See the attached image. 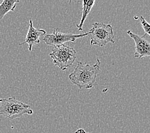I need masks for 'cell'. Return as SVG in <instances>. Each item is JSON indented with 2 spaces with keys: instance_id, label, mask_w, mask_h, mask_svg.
<instances>
[{
  "instance_id": "obj_1",
  "label": "cell",
  "mask_w": 150,
  "mask_h": 133,
  "mask_svg": "<svg viewBox=\"0 0 150 133\" xmlns=\"http://www.w3.org/2000/svg\"><path fill=\"white\" fill-rule=\"evenodd\" d=\"M100 65L101 61L99 58L93 65L78 61L74 71L69 74V79L80 89L93 88L96 84V79L100 70Z\"/></svg>"
},
{
  "instance_id": "obj_2",
  "label": "cell",
  "mask_w": 150,
  "mask_h": 133,
  "mask_svg": "<svg viewBox=\"0 0 150 133\" xmlns=\"http://www.w3.org/2000/svg\"><path fill=\"white\" fill-rule=\"evenodd\" d=\"M33 110L29 105L16 99L15 97L0 99V115L9 119H15L23 115H32Z\"/></svg>"
},
{
  "instance_id": "obj_3",
  "label": "cell",
  "mask_w": 150,
  "mask_h": 133,
  "mask_svg": "<svg viewBox=\"0 0 150 133\" xmlns=\"http://www.w3.org/2000/svg\"><path fill=\"white\" fill-rule=\"evenodd\" d=\"M76 52L73 47L62 44L54 47L50 54L54 65L62 70H66L73 65L76 60Z\"/></svg>"
},
{
  "instance_id": "obj_4",
  "label": "cell",
  "mask_w": 150,
  "mask_h": 133,
  "mask_svg": "<svg viewBox=\"0 0 150 133\" xmlns=\"http://www.w3.org/2000/svg\"><path fill=\"white\" fill-rule=\"evenodd\" d=\"M90 32L91 46L104 47L109 42H115L113 27L110 25L94 23Z\"/></svg>"
},
{
  "instance_id": "obj_5",
  "label": "cell",
  "mask_w": 150,
  "mask_h": 133,
  "mask_svg": "<svg viewBox=\"0 0 150 133\" xmlns=\"http://www.w3.org/2000/svg\"><path fill=\"white\" fill-rule=\"evenodd\" d=\"M91 33L90 31L86 33L78 34V35L72 33H64L59 32V28H54L52 33L47 34L44 36L43 41L47 46H52L54 47L62 45V44H64L68 42H74L77 39L90 35Z\"/></svg>"
},
{
  "instance_id": "obj_6",
  "label": "cell",
  "mask_w": 150,
  "mask_h": 133,
  "mask_svg": "<svg viewBox=\"0 0 150 133\" xmlns=\"http://www.w3.org/2000/svg\"><path fill=\"white\" fill-rule=\"evenodd\" d=\"M127 33L135 42V58H142L150 56V41L146 39V34L144 33L142 36H139L132 32L130 30H128Z\"/></svg>"
},
{
  "instance_id": "obj_7",
  "label": "cell",
  "mask_w": 150,
  "mask_h": 133,
  "mask_svg": "<svg viewBox=\"0 0 150 133\" xmlns=\"http://www.w3.org/2000/svg\"><path fill=\"white\" fill-rule=\"evenodd\" d=\"M46 31L42 29L37 30L33 27V22L31 19H29V28L26 36L25 40L23 42L19 44V46H23L25 44H28V50L32 51V47L35 44L40 43V37L46 35Z\"/></svg>"
},
{
  "instance_id": "obj_8",
  "label": "cell",
  "mask_w": 150,
  "mask_h": 133,
  "mask_svg": "<svg viewBox=\"0 0 150 133\" xmlns=\"http://www.w3.org/2000/svg\"><path fill=\"white\" fill-rule=\"evenodd\" d=\"M95 3V1L91 0V1H87V0H83L82 1V14H81V18L80 21L78 24H76V27L78 31L81 32L83 30V26L85 20H86L87 15L89 14L92 8Z\"/></svg>"
},
{
  "instance_id": "obj_9",
  "label": "cell",
  "mask_w": 150,
  "mask_h": 133,
  "mask_svg": "<svg viewBox=\"0 0 150 133\" xmlns=\"http://www.w3.org/2000/svg\"><path fill=\"white\" fill-rule=\"evenodd\" d=\"M19 0H3L0 4V20L10 12H13L16 8V3Z\"/></svg>"
},
{
  "instance_id": "obj_10",
  "label": "cell",
  "mask_w": 150,
  "mask_h": 133,
  "mask_svg": "<svg viewBox=\"0 0 150 133\" xmlns=\"http://www.w3.org/2000/svg\"><path fill=\"white\" fill-rule=\"evenodd\" d=\"M140 22L142 25L143 30L144 31V33L148 35L150 37V25L146 21V19L142 15L140 16Z\"/></svg>"
},
{
  "instance_id": "obj_11",
  "label": "cell",
  "mask_w": 150,
  "mask_h": 133,
  "mask_svg": "<svg viewBox=\"0 0 150 133\" xmlns=\"http://www.w3.org/2000/svg\"><path fill=\"white\" fill-rule=\"evenodd\" d=\"M75 133H90V132H87L83 129L80 128V129H78V130L75 132Z\"/></svg>"
}]
</instances>
